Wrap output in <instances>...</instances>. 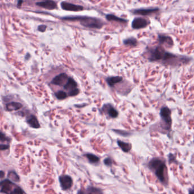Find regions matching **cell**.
I'll return each instance as SVG.
<instances>
[{"label":"cell","mask_w":194,"mask_h":194,"mask_svg":"<svg viewBox=\"0 0 194 194\" xmlns=\"http://www.w3.org/2000/svg\"><path fill=\"white\" fill-rule=\"evenodd\" d=\"M0 148H1V150H3L7 149L9 148V145L1 144V146H0Z\"/></svg>","instance_id":"obj_31"},{"label":"cell","mask_w":194,"mask_h":194,"mask_svg":"<svg viewBox=\"0 0 194 194\" xmlns=\"http://www.w3.org/2000/svg\"><path fill=\"white\" fill-rule=\"evenodd\" d=\"M149 59L151 61L166 60L176 58V56L166 51L160 46H157L155 48L150 50Z\"/></svg>","instance_id":"obj_3"},{"label":"cell","mask_w":194,"mask_h":194,"mask_svg":"<svg viewBox=\"0 0 194 194\" xmlns=\"http://www.w3.org/2000/svg\"><path fill=\"white\" fill-rule=\"evenodd\" d=\"M0 139H1V141H9V138H7L5 135L4 134H3L2 132L1 133V135H0Z\"/></svg>","instance_id":"obj_30"},{"label":"cell","mask_w":194,"mask_h":194,"mask_svg":"<svg viewBox=\"0 0 194 194\" xmlns=\"http://www.w3.org/2000/svg\"><path fill=\"white\" fill-rule=\"evenodd\" d=\"M9 194H23V191L19 187H17L13 189Z\"/></svg>","instance_id":"obj_25"},{"label":"cell","mask_w":194,"mask_h":194,"mask_svg":"<svg viewBox=\"0 0 194 194\" xmlns=\"http://www.w3.org/2000/svg\"><path fill=\"white\" fill-rule=\"evenodd\" d=\"M108 113L109 116L112 118H116L118 115V112L113 106H112L110 105H108Z\"/></svg>","instance_id":"obj_19"},{"label":"cell","mask_w":194,"mask_h":194,"mask_svg":"<svg viewBox=\"0 0 194 194\" xmlns=\"http://www.w3.org/2000/svg\"><path fill=\"white\" fill-rule=\"evenodd\" d=\"M79 93V90L77 88L75 90H74L71 91V92H68V95L70 96H76Z\"/></svg>","instance_id":"obj_27"},{"label":"cell","mask_w":194,"mask_h":194,"mask_svg":"<svg viewBox=\"0 0 194 194\" xmlns=\"http://www.w3.org/2000/svg\"><path fill=\"white\" fill-rule=\"evenodd\" d=\"M189 194H194V185L191 188L189 189Z\"/></svg>","instance_id":"obj_32"},{"label":"cell","mask_w":194,"mask_h":194,"mask_svg":"<svg viewBox=\"0 0 194 194\" xmlns=\"http://www.w3.org/2000/svg\"><path fill=\"white\" fill-rule=\"evenodd\" d=\"M122 80V78L121 76H112L109 77L106 79L108 84L110 87H113L115 84L121 82Z\"/></svg>","instance_id":"obj_15"},{"label":"cell","mask_w":194,"mask_h":194,"mask_svg":"<svg viewBox=\"0 0 194 194\" xmlns=\"http://www.w3.org/2000/svg\"><path fill=\"white\" fill-rule=\"evenodd\" d=\"M0 175H1V178L2 179L3 177V175H4V173L3 171H1L0 172Z\"/></svg>","instance_id":"obj_33"},{"label":"cell","mask_w":194,"mask_h":194,"mask_svg":"<svg viewBox=\"0 0 194 194\" xmlns=\"http://www.w3.org/2000/svg\"><path fill=\"white\" fill-rule=\"evenodd\" d=\"M117 144L118 146L121 149V150L125 153H128L131 150L132 145L129 143L125 142L122 141L118 140L117 141Z\"/></svg>","instance_id":"obj_16"},{"label":"cell","mask_w":194,"mask_h":194,"mask_svg":"<svg viewBox=\"0 0 194 194\" xmlns=\"http://www.w3.org/2000/svg\"><path fill=\"white\" fill-rule=\"evenodd\" d=\"M59 181L60 187L63 190L70 189L73 184L72 178L67 175H62L59 177Z\"/></svg>","instance_id":"obj_4"},{"label":"cell","mask_w":194,"mask_h":194,"mask_svg":"<svg viewBox=\"0 0 194 194\" xmlns=\"http://www.w3.org/2000/svg\"><path fill=\"white\" fill-rule=\"evenodd\" d=\"M78 194H85V193H84L83 191H78Z\"/></svg>","instance_id":"obj_35"},{"label":"cell","mask_w":194,"mask_h":194,"mask_svg":"<svg viewBox=\"0 0 194 194\" xmlns=\"http://www.w3.org/2000/svg\"><path fill=\"white\" fill-rule=\"evenodd\" d=\"M64 20L79 21L82 25L86 27L100 29L104 25V22L100 19L86 16H69L63 18Z\"/></svg>","instance_id":"obj_2"},{"label":"cell","mask_w":194,"mask_h":194,"mask_svg":"<svg viewBox=\"0 0 194 194\" xmlns=\"http://www.w3.org/2000/svg\"><path fill=\"white\" fill-rule=\"evenodd\" d=\"M113 131L114 132H116V133L120 134V135H121L122 136H124V137H126V136H128L130 135V133L126 132V131H123V130H113Z\"/></svg>","instance_id":"obj_26"},{"label":"cell","mask_w":194,"mask_h":194,"mask_svg":"<svg viewBox=\"0 0 194 194\" xmlns=\"http://www.w3.org/2000/svg\"><path fill=\"white\" fill-rule=\"evenodd\" d=\"M86 157L87 158V159H88V161L91 162V163H96L98 162L100 160L99 158L94 155V154H87L86 155Z\"/></svg>","instance_id":"obj_21"},{"label":"cell","mask_w":194,"mask_h":194,"mask_svg":"<svg viewBox=\"0 0 194 194\" xmlns=\"http://www.w3.org/2000/svg\"><path fill=\"white\" fill-rule=\"evenodd\" d=\"M148 167L162 183L164 185L168 184L167 169L163 161L158 158H154L149 162Z\"/></svg>","instance_id":"obj_1"},{"label":"cell","mask_w":194,"mask_h":194,"mask_svg":"<svg viewBox=\"0 0 194 194\" xmlns=\"http://www.w3.org/2000/svg\"><path fill=\"white\" fill-rule=\"evenodd\" d=\"M69 78L68 75L65 73H62L56 76L51 81V83L59 86H64L67 83Z\"/></svg>","instance_id":"obj_6"},{"label":"cell","mask_w":194,"mask_h":194,"mask_svg":"<svg viewBox=\"0 0 194 194\" xmlns=\"http://www.w3.org/2000/svg\"><path fill=\"white\" fill-rule=\"evenodd\" d=\"M87 194H102L100 189L93 187H90L87 189Z\"/></svg>","instance_id":"obj_22"},{"label":"cell","mask_w":194,"mask_h":194,"mask_svg":"<svg viewBox=\"0 0 194 194\" xmlns=\"http://www.w3.org/2000/svg\"><path fill=\"white\" fill-rule=\"evenodd\" d=\"M104 163L106 166H110L112 165V161L110 158H107L104 159Z\"/></svg>","instance_id":"obj_28"},{"label":"cell","mask_w":194,"mask_h":194,"mask_svg":"<svg viewBox=\"0 0 194 194\" xmlns=\"http://www.w3.org/2000/svg\"><path fill=\"white\" fill-rule=\"evenodd\" d=\"M23 105L22 104L18 102H11L6 104V109L9 111H13L17 110L22 108Z\"/></svg>","instance_id":"obj_14"},{"label":"cell","mask_w":194,"mask_h":194,"mask_svg":"<svg viewBox=\"0 0 194 194\" xmlns=\"http://www.w3.org/2000/svg\"><path fill=\"white\" fill-rule=\"evenodd\" d=\"M158 39L161 43H166L168 45H171L173 43L171 38L168 36L159 35Z\"/></svg>","instance_id":"obj_17"},{"label":"cell","mask_w":194,"mask_h":194,"mask_svg":"<svg viewBox=\"0 0 194 194\" xmlns=\"http://www.w3.org/2000/svg\"><path fill=\"white\" fill-rule=\"evenodd\" d=\"M8 177L11 179L10 181H14V182H18L19 178L14 171H10L8 174Z\"/></svg>","instance_id":"obj_24"},{"label":"cell","mask_w":194,"mask_h":194,"mask_svg":"<svg viewBox=\"0 0 194 194\" xmlns=\"http://www.w3.org/2000/svg\"><path fill=\"white\" fill-rule=\"evenodd\" d=\"M37 6L47 9L48 10H54L57 7V3L54 1H46L38 2L36 3Z\"/></svg>","instance_id":"obj_11"},{"label":"cell","mask_w":194,"mask_h":194,"mask_svg":"<svg viewBox=\"0 0 194 194\" xmlns=\"http://www.w3.org/2000/svg\"><path fill=\"white\" fill-rule=\"evenodd\" d=\"M56 97L59 100H64L67 97V94L63 91H59L55 94Z\"/></svg>","instance_id":"obj_23"},{"label":"cell","mask_w":194,"mask_h":194,"mask_svg":"<svg viewBox=\"0 0 194 194\" xmlns=\"http://www.w3.org/2000/svg\"><path fill=\"white\" fill-rule=\"evenodd\" d=\"M106 18L107 20L108 21H117V22H127V20L126 19H122L121 18H119L114 15H113V14H107L106 15Z\"/></svg>","instance_id":"obj_18"},{"label":"cell","mask_w":194,"mask_h":194,"mask_svg":"<svg viewBox=\"0 0 194 194\" xmlns=\"http://www.w3.org/2000/svg\"><path fill=\"white\" fill-rule=\"evenodd\" d=\"M62 9L67 11H79L83 10V7L81 5H78L67 2H62L60 4Z\"/></svg>","instance_id":"obj_8"},{"label":"cell","mask_w":194,"mask_h":194,"mask_svg":"<svg viewBox=\"0 0 194 194\" xmlns=\"http://www.w3.org/2000/svg\"><path fill=\"white\" fill-rule=\"evenodd\" d=\"M23 2V1H18V6H20L21 4V3H22Z\"/></svg>","instance_id":"obj_34"},{"label":"cell","mask_w":194,"mask_h":194,"mask_svg":"<svg viewBox=\"0 0 194 194\" xmlns=\"http://www.w3.org/2000/svg\"><path fill=\"white\" fill-rule=\"evenodd\" d=\"M27 122L31 127L33 128L37 129L40 128V124L38 121V119L34 115H31L27 118Z\"/></svg>","instance_id":"obj_13"},{"label":"cell","mask_w":194,"mask_h":194,"mask_svg":"<svg viewBox=\"0 0 194 194\" xmlns=\"http://www.w3.org/2000/svg\"><path fill=\"white\" fill-rule=\"evenodd\" d=\"M160 116L167 125V129H169L171 125V110L169 108L165 106L161 109L160 112Z\"/></svg>","instance_id":"obj_5"},{"label":"cell","mask_w":194,"mask_h":194,"mask_svg":"<svg viewBox=\"0 0 194 194\" xmlns=\"http://www.w3.org/2000/svg\"><path fill=\"white\" fill-rule=\"evenodd\" d=\"M149 24V22L145 18L137 17L133 19L132 27L134 29H141L146 27Z\"/></svg>","instance_id":"obj_7"},{"label":"cell","mask_w":194,"mask_h":194,"mask_svg":"<svg viewBox=\"0 0 194 194\" xmlns=\"http://www.w3.org/2000/svg\"><path fill=\"white\" fill-rule=\"evenodd\" d=\"M47 29V26L45 25H41L38 26V30L41 32H45Z\"/></svg>","instance_id":"obj_29"},{"label":"cell","mask_w":194,"mask_h":194,"mask_svg":"<svg viewBox=\"0 0 194 194\" xmlns=\"http://www.w3.org/2000/svg\"><path fill=\"white\" fill-rule=\"evenodd\" d=\"M14 186V183L9 179H5L1 182V193L9 194L11 193V189Z\"/></svg>","instance_id":"obj_9"},{"label":"cell","mask_w":194,"mask_h":194,"mask_svg":"<svg viewBox=\"0 0 194 194\" xmlns=\"http://www.w3.org/2000/svg\"><path fill=\"white\" fill-rule=\"evenodd\" d=\"M124 43L125 45L136 46L137 45V41L134 38H129L124 41Z\"/></svg>","instance_id":"obj_20"},{"label":"cell","mask_w":194,"mask_h":194,"mask_svg":"<svg viewBox=\"0 0 194 194\" xmlns=\"http://www.w3.org/2000/svg\"><path fill=\"white\" fill-rule=\"evenodd\" d=\"M77 86H78V84H77L76 82L74 80V79L71 78H69L67 83L63 87V88L65 90L68 91L70 92L71 91L77 88Z\"/></svg>","instance_id":"obj_12"},{"label":"cell","mask_w":194,"mask_h":194,"mask_svg":"<svg viewBox=\"0 0 194 194\" xmlns=\"http://www.w3.org/2000/svg\"><path fill=\"white\" fill-rule=\"evenodd\" d=\"M159 10V9L157 7H151V8H147V9H135L132 11V12L135 14L138 15H147L153 13H155Z\"/></svg>","instance_id":"obj_10"}]
</instances>
